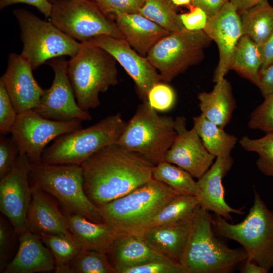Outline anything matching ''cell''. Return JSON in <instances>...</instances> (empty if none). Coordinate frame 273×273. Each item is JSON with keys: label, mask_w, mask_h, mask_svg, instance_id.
I'll list each match as a JSON object with an SVG mask.
<instances>
[{"label": "cell", "mask_w": 273, "mask_h": 273, "mask_svg": "<svg viewBox=\"0 0 273 273\" xmlns=\"http://www.w3.org/2000/svg\"><path fill=\"white\" fill-rule=\"evenodd\" d=\"M261 1L262 0H229L240 13L253 7Z\"/></svg>", "instance_id": "49"}, {"label": "cell", "mask_w": 273, "mask_h": 273, "mask_svg": "<svg viewBox=\"0 0 273 273\" xmlns=\"http://www.w3.org/2000/svg\"><path fill=\"white\" fill-rule=\"evenodd\" d=\"M154 166L140 154L117 143L111 144L81 165L84 191L99 207L152 179Z\"/></svg>", "instance_id": "1"}, {"label": "cell", "mask_w": 273, "mask_h": 273, "mask_svg": "<svg viewBox=\"0 0 273 273\" xmlns=\"http://www.w3.org/2000/svg\"><path fill=\"white\" fill-rule=\"evenodd\" d=\"M264 98L263 102L251 113L247 124L252 129L266 133L273 132V93Z\"/></svg>", "instance_id": "36"}, {"label": "cell", "mask_w": 273, "mask_h": 273, "mask_svg": "<svg viewBox=\"0 0 273 273\" xmlns=\"http://www.w3.org/2000/svg\"><path fill=\"white\" fill-rule=\"evenodd\" d=\"M100 10L111 19L122 15L139 13L146 0H94Z\"/></svg>", "instance_id": "37"}, {"label": "cell", "mask_w": 273, "mask_h": 273, "mask_svg": "<svg viewBox=\"0 0 273 273\" xmlns=\"http://www.w3.org/2000/svg\"><path fill=\"white\" fill-rule=\"evenodd\" d=\"M192 217L174 223L148 228L140 234L155 252L179 263L190 236Z\"/></svg>", "instance_id": "22"}, {"label": "cell", "mask_w": 273, "mask_h": 273, "mask_svg": "<svg viewBox=\"0 0 273 273\" xmlns=\"http://www.w3.org/2000/svg\"><path fill=\"white\" fill-rule=\"evenodd\" d=\"M19 245L13 259L4 273H33L55 269L54 257L41 239L28 229L18 235Z\"/></svg>", "instance_id": "21"}, {"label": "cell", "mask_w": 273, "mask_h": 273, "mask_svg": "<svg viewBox=\"0 0 273 273\" xmlns=\"http://www.w3.org/2000/svg\"><path fill=\"white\" fill-rule=\"evenodd\" d=\"M15 234L6 221L1 218L0 221V268L2 272L8 263L9 258L12 251Z\"/></svg>", "instance_id": "42"}, {"label": "cell", "mask_w": 273, "mask_h": 273, "mask_svg": "<svg viewBox=\"0 0 273 273\" xmlns=\"http://www.w3.org/2000/svg\"><path fill=\"white\" fill-rule=\"evenodd\" d=\"M259 46L262 58L260 70L261 71L273 63V32L264 42Z\"/></svg>", "instance_id": "47"}, {"label": "cell", "mask_w": 273, "mask_h": 273, "mask_svg": "<svg viewBox=\"0 0 273 273\" xmlns=\"http://www.w3.org/2000/svg\"><path fill=\"white\" fill-rule=\"evenodd\" d=\"M61 57L48 61L54 70V79L51 87L44 90L38 106L33 110L42 117L54 120L90 121V114L82 109L75 100L67 73L68 61Z\"/></svg>", "instance_id": "13"}, {"label": "cell", "mask_w": 273, "mask_h": 273, "mask_svg": "<svg viewBox=\"0 0 273 273\" xmlns=\"http://www.w3.org/2000/svg\"><path fill=\"white\" fill-rule=\"evenodd\" d=\"M50 250L57 273H68L70 263L82 250L73 235H44L39 237Z\"/></svg>", "instance_id": "32"}, {"label": "cell", "mask_w": 273, "mask_h": 273, "mask_svg": "<svg viewBox=\"0 0 273 273\" xmlns=\"http://www.w3.org/2000/svg\"><path fill=\"white\" fill-rule=\"evenodd\" d=\"M50 3L53 4L56 0H48Z\"/></svg>", "instance_id": "51"}, {"label": "cell", "mask_w": 273, "mask_h": 273, "mask_svg": "<svg viewBox=\"0 0 273 273\" xmlns=\"http://www.w3.org/2000/svg\"><path fill=\"white\" fill-rule=\"evenodd\" d=\"M17 115L11 98L0 80V132L2 135L11 132Z\"/></svg>", "instance_id": "40"}, {"label": "cell", "mask_w": 273, "mask_h": 273, "mask_svg": "<svg viewBox=\"0 0 273 273\" xmlns=\"http://www.w3.org/2000/svg\"><path fill=\"white\" fill-rule=\"evenodd\" d=\"M85 42L104 49L121 65L133 80L143 101H147L151 88L162 81L159 73L148 59L140 55L125 39L103 35Z\"/></svg>", "instance_id": "15"}, {"label": "cell", "mask_w": 273, "mask_h": 273, "mask_svg": "<svg viewBox=\"0 0 273 273\" xmlns=\"http://www.w3.org/2000/svg\"><path fill=\"white\" fill-rule=\"evenodd\" d=\"M126 124L118 113L108 116L88 127L61 135L46 148L41 163L81 165L99 150L116 143Z\"/></svg>", "instance_id": "7"}, {"label": "cell", "mask_w": 273, "mask_h": 273, "mask_svg": "<svg viewBox=\"0 0 273 273\" xmlns=\"http://www.w3.org/2000/svg\"><path fill=\"white\" fill-rule=\"evenodd\" d=\"M268 270L249 259L245 260V263L241 270L242 273H266Z\"/></svg>", "instance_id": "48"}, {"label": "cell", "mask_w": 273, "mask_h": 273, "mask_svg": "<svg viewBox=\"0 0 273 273\" xmlns=\"http://www.w3.org/2000/svg\"><path fill=\"white\" fill-rule=\"evenodd\" d=\"M29 160L19 154L11 171L1 178L0 210L17 235L26 230L28 210L32 199L28 174Z\"/></svg>", "instance_id": "14"}, {"label": "cell", "mask_w": 273, "mask_h": 273, "mask_svg": "<svg viewBox=\"0 0 273 273\" xmlns=\"http://www.w3.org/2000/svg\"><path fill=\"white\" fill-rule=\"evenodd\" d=\"M173 5L171 0H146L139 14L170 33L177 32L185 27Z\"/></svg>", "instance_id": "33"}, {"label": "cell", "mask_w": 273, "mask_h": 273, "mask_svg": "<svg viewBox=\"0 0 273 273\" xmlns=\"http://www.w3.org/2000/svg\"><path fill=\"white\" fill-rule=\"evenodd\" d=\"M114 18L124 39L144 57L160 40L171 33L139 13L122 14Z\"/></svg>", "instance_id": "23"}, {"label": "cell", "mask_w": 273, "mask_h": 273, "mask_svg": "<svg viewBox=\"0 0 273 273\" xmlns=\"http://www.w3.org/2000/svg\"><path fill=\"white\" fill-rule=\"evenodd\" d=\"M201 114L222 128L230 122L237 107L230 83L224 78L215 82L210 92L198 95Z\"/></svg>", "instance_id": "26"}, {"label": "cell", "mask_w": 273, "mask_h": 273, "mask_svg": "<svg viewBox=\"0 0 273 273\" xmlns=\"http://www.w3.org/2000/svg\"><path fill=\"white\" fill-rule=\"evenodd\" d=\"M116 62L104 49L81 42L78 54L68 61L67 73L82 109L87 111L98 107L100 94L118 83Z\"/></svg>", "instance_id": "5"}, {"label": "cell", "mask_w": 273, "mask_h": 273, "mask_svg": "<svg viewBox=\"0 0 273 273\" xmlns=\"http://www.w3.org/2000/svg\"><path fill=\"white\" fill-rule=\"evenodd\" d=\"M176 135L174 119L160 115L148 101L139 105L117 144L156 165L164 160Z\"/></svg>", "instance_id": "8"}, {"label": "cell", "mask_w": 273, "mask_h": 273, "mask_svg": "<svg viewBox=\"0 0 273 273\" xmlns=\"http://www.w3.org/2000/svg\"><path fill=\"white\" fill-rule=\"evenodd\" d=\"M118 273H185L183 266L172 260H157L121 269Z\"/></svg>", "instance_id": "39"}, {"label": "cell", "mask_w": 273, "mask_h": 273, "mask_svg": "<svg viewBox=\"0 0 273 273\" xmlns=\"http://www.w3.org/2000/svg\"><path fill=\"white\" fill-rule=\"evenodd\" d=\"M203 31L216 43L219 55L213 75L215 83L224 78L231 67L235 50L243 35L240 16L236 7L227 2L213 17L208 18Z\"/></svg>", "instance_id": "17"}, {"label": "cell", "mask_w": 273, "mask_h": 273, "mask_svg": "<svg viewBox=\"0 0 273 273\" xmlns=\"http://www.w3.org/2000/svg\"><path fill=\"white\" fill-rule=\"evenodd\" d=\"M27 216V228L39 237L44 235H73L65 214L47 193L32 188Z\"/></svg>", "instance_id": "20"}, {"label": "cell", "mask_w": 273, "mask_h": 273, "mask_svg": "<svg viewBox=\"0 0 273 273\" xmlns=\"http://www.w3.org/2000/svg\"><path fill=\"white\" fill-rule=\"evenodd\" d=\"M68 273H115L107 253L82 250L70 263Z\"/></svg>", "instance_id": "35"}, {"label": "cell", "mask_w": 273, "mask_h": 273, "mask_svg": "<svg viewBox=\"0 0 273 273\" xmlns=\"http://www.w3.org/2000/svg\"><path fill=\"white\" fill-rule=\"evenodd\" d=\"M174 127L176 135L164 161L179 166L199 179L210 168L215 157L206 149L194 127L187 129L184 116L175 118Z\"/></svg>", "instance_id": "16"}, {"label": "cell", "mask_w": 273, "mask_h": 273, "mask_svg": "<svg viewBox=\"0 0 273 273\" xmlns=\"http://www.w3.org/2000/svg\"><path fill=\"white\" fill-rule=\"evenodd\" d=\"M213 231L239 243L248 257L269 271L273 267V211L254 190V202L245 219L230 223L222 217H212Z\"/></svg>", "instance_id": "6"}, {"label": "cell", "mask_w": 273, "mask_h": 273, "mask_svg": "<svg viewBox=\"0 0 273 273\" xmlns=\"http://www.w3.org/2000/svg\"><path fill=\"white\" fill-rule=\"evenodd\" d=\"M31 187L55 197L67 213L79 214L97 222H104L100 208L83 189L81 165L28 164Z\"/></svg>", "instance_id": "4"}, {"label": "cell", "mask_w": 273, "mask_h": 273, "mask_svg": "<svg viewBox=\"0 0 273 273\" xmlns=\"http://www.w3.org/2000/svg\"><path fill=\"white\" fill-rule=\"evenodd\" d=\"M229 0H191V5L202 9L208 18L214 16Z\"/></svg>", "instance_id": "45"}, {"label": "cell", "mask_w": 273, "mask_h": 273, "mask_svg": "<svg viewBox=\"0 0 273 273\" xmlns=\"http://www.w3.org/2000/svg\"><path fill=\"white\" fill-rule=\"evenodd\" d=\"M239 144L245 150L257 154L256 166L262 174L273 176V132L259 139L243 136Z\"/></svg>", "instance_id": "34"}, {"label": "cell", "mask_w": 273, "mask_h": 273, "mask_svg": "<svg viewBox=\"0 0 273 273\" xmlns=\"http://www.w3.org/2000/svg\"><path fill=\"white\" fill-rule=\"evenodd\" d=\"M21 30L23 47L21 56L33 70L49 60L79 52L81 42L70 37L51 21L40 19L24 9L14 10Z\"/></svg>", "instance_id": "9"}, {"label": "cell", "mask_w": 273, "mask_h": 273, "mask_svg": "<svg viewBox=\"0 0 273 273\" xmlns=\"http://www.w3.org/2000/svg\"><path fill=\"white\" fill-rule=\"evenodd\" d=\"M50 17L60 30L82 43L103 35L124 39L116 22L94 0H56Z\"/></svg>", "instance_id": "11"}, {"label": "cell", "mask_w": 273, "mask_h": 273, "mask_svg": "<svg viewBox=\"0 0 273 273\" xmlns=\"http://www.w3.org/2000/svg\"><path fill=\"white\" fill-rule=\"evenodd\" d=\"M212 40L203 30L185 28L160 40L146 58L168 83L189 67L202 61Z\"/></svg>", "instance_id": "10"}, {"label": "cell", "mask_w": 273, "mask_h": 273, "mask_svg": "<svg viewBox=\"0 0 273 273\" xmlns=\"http://www.w3.org/2000/svg\"><path fill=\"white\" fill-rule=\"evenodd\" d=\"M172 3L176 6H187L191 5V0H171Z\"/></svg>", "instance_id": "50"}, {"label": "cell", "mask_w": 273, "mask_h": 273, "mask_svg": "<svg viewBox=\"0 0 273 273\" xmlns=\"http://www.w3.org/2000/svg\"><path fill=\"white\" fill-rule=\"evenodd\" d=\"M18 3H23L33 6L46 17H50L52 4L48 0H0V9L2 10L9 6Z\"/></svg>", "instance_id": "44"}, {"label": "cell", "mask_w": 273, "mask_h": 273, "mask_svg": "<svg viewBox=\"0 0 273 273\" xmlns=\"http://www.w3.org/2000/svg\"><path fill=\"white\" fill-rule=\"evenodd\" d=\"M32 70L21 55L14 53L9 55L8 67L0 80L18 114L37 107L43 93L44 89L34 78Z\"/></svg>", "instance_id": "18"}, {"label": "cell", "mask_w": 273, "mask_h": 273, "mask_svg": "<svg viewBox=\"0 0 273 273\" xmlns=\"http://www.w3.org/2000/svg\"><path fill=\"white\" fill-rule=\"evenodd\" d=\"M153 178L168 186L180 194L197 196L199 190L197 181L188 172L179 166L163 161L154 165Z\"/></svg>", "instance_id": "30"}, {"label": "cell", "mask_w": 273, "mask_h": 273, "mask_svg": "<svg viewBox=\"0 0 273 273\" xmlns=\"http://www.w3.org/2000/svg\"><path fill=\"white\" fill-rule=\"evenodd\" d=\"M175 100L174 90L166 83L160 82L154 85L149 92L147 101L156 111H166L173 106Z\"/></svg>", "instance_id": "38"}, {"label": "cell", "mask_w": 273, "mask_h": 273, "mask_svg": "<svg viewBox=\"0 0 273 273\" xmlns=\"http://www.w3.org/2000/svg\"><path fill=\"white\" fill-rule=\"evenodd\" d=\"M70 231L82 250H96L108 253L120 234L105 222L93 221L84 216L66 212Z\"/></svg>", "instance_id": "25"}, {"label": "cell", "mask_w": 273, "mask_h": 273, "mask_svg": "<svg viewBox=\"0 0 273 273\" xmlns=\"http://www.w3.org/2000/svg\"><path fill=\"white\" fill-rule=\"evenodd\" d=\"M193 127L199 135L206 149L215 157L231 156L237 142L231 134L205 118L202 114L193 118Z\"/></svg>", "instance_id": "27"}, {"label": "cell", "mask_w": 273, "mask_h": 273, "mask_svg": "<svg viewBox=\"0 0 273 273\" xmlns=\"http://www.w3.org/2000/svg\"><path fill=\"white\" fill-rule=\"evenodd\" d=\"M81 121H57L44 118L33 110L18 114L11 129L20 154L30 163L40 164L47 145L58 136L81 128Z\"/></svg>", "instance_id": "12"}, {"label": "cell", "mask_w": 273, "mask_h": 273, "mask_svg": "<svg viewBox=\"0 0 273 273\" xmlns=\"http://www.w3.org/2000/svg\"><path fill=\"white\" fill-rule=\"evenodd\" d=\"M190 11L179 14L184 27L189 30H203L208 17L200 8L191 5Z\"/></svg>", "instance_id": "43"}, {"label": "cell", "mask_w": 273, "mask_h": 273, "mask_svg": "<svg viewBox=\"0 0 273 273\" xmlns=\"http://www.w3.org/2000/svg\"><path fill=\"white\" fill-rule=\"evenodd\" d=\"M179 194L166 184L152 178L99 208L104 222L119 233L140 234L157 213Z\"/></svg>", "instance_id": "3"}, {"label": "cell", "mask_w": 273, "mask_h": 273, "mask_svg": "<svg viewBox=\"0 0 273 273\" xmlns=\"http://www.w3.org/2000/svg\"><path fill=\"white\" fill-rule=\"evenodd\" d=\"M257 87L263 97L273 93V63L265 69L260 71Z\"/></svg>", "instance_id": "46"}, {"label": "cell", "mask_w": 273, "mask_h": 273, "mask_svg": "<svg viewBox=\"0 0 273 273\" xmlns=\"http://www.w3.org/2000/svg\"><path fill=\"white\" fill-rule=\"evenodd\" d=\"M233 163L232 156L217 157L210 168L197 181L199 190L197 197L200 206L227 220L232 219V213H244L240 209L232 208L224 199L222 179L230 170Z\"/></svg>", "instance_id": "19"}, {"label": "cell", "mask_w": 273, "mask_h": 273, "mask_svg": "<svg viewBox=\"0 0 273 273\" xmlns=\"http://www.w3.org/2000/svg\"><path fill=\"white\" fill-rule=\"evenodd\" d=\"M108 253L111 256L115 273L151 261L171 260L151 249L140 234H120Z\"/></svg>", "instance_id": "24"}, {"label": "cell", "mask_w": 273, "mask_h": 273, "mask_svg": "<svg viewBox=\"0 0 273 273\" xmlns=\"http://www.w3.org/2000/svg\"><path fill=\"white\" fill-rule=\"evenodd\" d=\"M188 243L179 261L185 273H228L248 255L243 249H233L214 234L209 211L198 206L192 217Z\"/></svg>", "instance_id": "2"}, {"label": "cell", "mask_w": 273, "mask_h": 273, "mask_svg": "<svg viewBox=\"0 0 273 273\" xmlns=\"http://www.w3.org/2000/svg\"><path fill=\"white\" fill-rule=\"evenodd\" d=\"M241 14L243 34L262 44L273 32V7L262 0Z\"/></svg>", "instance_id": "28"}, {"label": "cell", "mask_w": 273, "mask_h": 273, "mask_svg": "<svg viewBox=\"0 0 273 273\" xmlns=\"http://www.w3.org/2000/svg\"><path fill=\"white\" fill-rule=\"evenodd\" d=\"M199 205L197 196L179 194L157 213L148 223L145 229L157 225L174 223L187 219L192 216Z\"/></svg>", "instance_id": "31"}, {"label": "cell", "mask_w": 273, "mask_h": 273, "mask_svg": "<svg viewBox=\"0 0 273 273\" xmlns=\"http://www.w3.org/2000/svg\"><path fill=\"white\" fill-rule=\"evenodd\" d=\"M262 63L259 44L248 36L243 35L237 44L231 69L241 74L258 86Z\"/></svg>", "instance_id": "29"}, {"label": "cell", "mask_w": 273, "mask_h": 273, "mask_svg": "<svg viewBox=\"0 0 273 273\" xmlns=\"http://www.w3.org/2000/svg\"><path fill=\"white\" fill-rule=\"evenodd\" d=\"M19 154L18 147L12 136H1L0 178L11 171Z\"/></svg>", "instance_id": "41"}]
</instances>
